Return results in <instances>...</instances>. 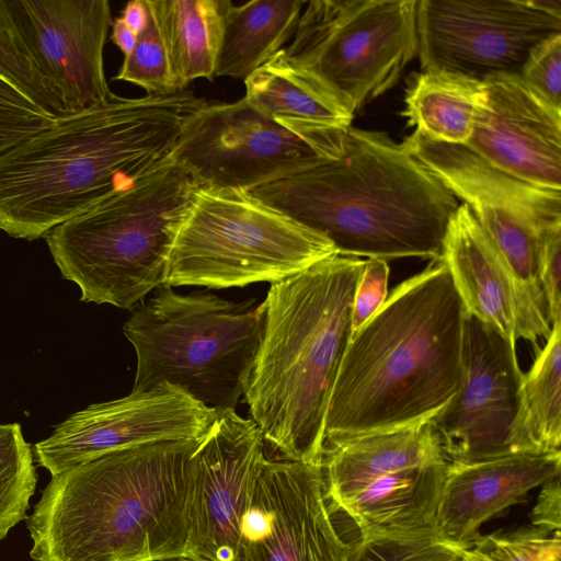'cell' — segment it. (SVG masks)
<instances>
[{"label": "cell", "instance_id": "39", "mask_svg": "<svg viewBox=\"0 0 561 561\" xmlns=\"http://www.w3.org/2000/svg\"><path fill=\"white\" fill-rule=\"evenodd\" d=\"M111 41L121 49L124 56H127L134 49L138 34L135 33L123 19L116 18L112 22Z\"/></svg>", "mask_w": 561, "mask_h": 561}, {"label": "cell", "instance_id": "42", "mask_svg": "<svg viewBox=\"0 0 561 561\" xmlns=\"http://www.w3.org/2000/svg\"><path fill=\"white\" fill-rule=\"evenodd\" d=\"M460 561H467L466 558L462 556V559Z\"/></svg>", "mask_w": 561, "mask_h": 561}, {"label": "cell", "instance_id": "20", "mask_svg": "<svg viewBox=\"0 0 561 561\" xmlns=\"http://www.w3.org/2000/svg\"><path fill=\"white\" fill-rule=\"evenodd\" d=\"M560 450L448 461L434 529L442 538L469 548L481 536L482 524L560 477Z\"/></svg>", "mask_w": 561, "mask_h": 561}, {"label": "cell", "instance_id": "12", "mask_svg": "<svg viewBox=\"0 0 561 561\" xmlns=\"http://www.w3.org/2000/svg\"><path fill=\"white\" fill-rule=\"evenodd\" d=\"M561 34V16L525 0H416V35L423 71L484 81L517 75L530 51Z\"/></svg>", "mask_w": 561, "mask_h": 561}, {"label": "cell", "instance_id": "31", "mask_svg": "<svg viewBox=\"0 0 561 561\" xmlns=\"http://www.w3.org/2000/svg\"><path fill=\"white\" fill-rule=\"evenodd\" d=\"M467 561H561L560 531L547 533L534 526L480 536L465 548Z\"/></svg>", "mask_w": 561, "mask_h": 561}, {"label": "cell", "instance_id": "8", "mask_svg": "<svg viewBox=\"0 0 561 561\" xmlns=\"http://www.w3.org/2000/svg\"><path fill=\"white\" fill-rule=\"evenodd\" d=\"M339 254L323 234L236 187H197L176 231L165 283L211 289L270 284Z\"/></svg>", "mask_w": 561, "mask_h": 561}, {"label": "cell", "instance_id": "21", "mask_svg": "<svg viewBox=\"0 0 561 561\" xmlns=\"http://www.w3.org/2000/svg\"><path fill=\"white\" fill-rule=\"evenodd\" d=\"M446 461L430 422L329 445L321 459L325 496L334 504L381 476Z\"/></svg>", "mask_w": 561, "mask_h": 561}, {"label": "cell", "instance_id": "4", "mask_svg": "<svg viewBox=\"0 0 561 561\" xmlns=\"http://www.w3.org/2000/svg\"><path fill=\"white\" fill-rule=\"evenodd\" d=\"M251 192L327 237L339 254L385 261L440 256L459 201L404 141L351 126L343 153Z\"/></svg>", "mask_w": 561, "mask_h": 561}, {"label": "cell", "instance_id": "26", "mask_svg": "<svg viewBox=\"0 0 561 561\" xmlns=\"http://www.w3.org/2000/svg\"><path fill=\"white\" fill-rule=\"evenodd\" d=\"M167 43L180 91L216 78L229 0H150Z\"/></svg>", "mask_w": 561, "mask_h": 561}, {"label": "cell", "instance_id": "33", "mask_svg": "<svg viewBox=\"0 0 561 561\" xmlns=\"http://www.w3.org/2000/svg\"><path fill=\"white\" fill-rule=\"evenodd\" d=\"M519 78L537 96L561 111V34L545 39L530 51Z\"/></svg>", "mask_w": 561, "mask_h": 561}, {"label": "cell", "instance_id": "19", "mask_svg": "<svg viewBox=\"0 0 561 561\" xmlns=\"http://www.w3.org/2000/svg\"><path fill=\"white\" fill-rule=\"evenodd\" d=\"M439 259L468 314L513 344H536L549 336L552 325L546 305L516 278L463 203L448 222Z\"/></svg>", "mask_w": 561, "mask_h": 561}, {"label": "cell", "instance_id": "34", "mask_svg": "<svg viewBox=\"0 0 561 561\" xmlns=\"http://www.w3.org/2000/svg\"><path fill=\"white\" fill-rule=\"evenodd\" d=\"M537 274L552 325L561 321V222L543 228L539 234Z\"/></svg>", "mask_w": 561, "mask_h": 561}, {"label": "cell", "instance_id": "24", "mask_svg": "<svg viewBox=\"0 0 561 561\" xmlns=\"http://www.w3.org/2000/svg\"><path fill=\"white\" fill-rule=\"evenodd\" d=\"M301 0H252L230 3L224 24L216 77L245 80L294 36Z\"/></svg>", "mask_w": 561, "mask_h": 561}, {"label": "cell", "instance_id": "1", "mask_svg": "<svg viewBox=\"0 0 561 561\" xmlns=\"http://www.w3.org/2000/svg\"><path fill=\"white\" fill-rule=\"evenodd\" d=\"M190 90L107 100L57 116L0 154V230L35 240L170 156L204 103Z\"/></svg>", "mask_w": 561, "mask_h": 561}, {"label": "cell", "instance_id": "6", "mask_svg": "<svg viewBox=\"0 0 561 561\" xmlns=\"http://www.w3.org/2000/svg\"><path fill=\"white\" fill-rule=\"evenodd\" d=\"M197 190L172 153L45 238L81 300L130 309L165 283L171 248Z\"/></svg>", "mask_w": 561, "mask_h": 561}, {"label": "cell", "instance_id": "18", "mask_svg": "<svg viewBox=\"0 0 561 561\" xmlns=\"http://www.w3.org/2000/svg\"><path fill=\"white\" fill-rule=\"evenodd\" d=\"M469 151L526 183L561 191V111L537 96L517 75L483 81Z\"/></svg>", "mask_w": 561, "mask_h": 561}, {"label": "cell", "instance_id": "11", "mask_svg": "<svg viewBox=\"0 0 561 561\" xmlns=\"http://www.w3.org/2000/svg\"><path fill=\"white\" fill-rule=\"evenodd\" d=\"M404 142L469 207L516 278L546 302L537 274L538 240L543 228L561 222V191L515 179L463 146L435 142L416 131Z\"/></svg>", "mask_w": 561, "mask_h": 561}, {"label": "cell", "instance_id": "27", "mask_svg": "<svg viewBox=\"0 0 561 561\" xmlns=\"http://www.w3.org/2000/svg\"><path fill=\"white\" fill-rule=\"evenodd\" d=\"M561 446V321L523 375L514 425V449L557 451Z\"/></svg>", "mask_w": 561, "mask_h": 561}, {"label": "cell", "instance_id": "14", "mask_svg": "<svg viewBox=\"0 0 561 561\" xmlns=\"http://www.w3.org/2000/svg\"><path fill=\"white\" fill-rule=\"evenodd\" d=\"M218 412L179 387L160 383L71 414L34 446L51 477L110 451L139 445L198 439Z\"/></svg>", "mask_w": 561, "mask_h": 561}, {"label": "cell", "instance_id": "29", "mask_svg": "<svg viewBox=\"0 0 561 561\" xmlns=\"http://www.w3.org/2000/svg\"><path fill=\"white\" fill-rule=\"evenodd\" d=\"M147 22L130 54L124 56L114 80L136 84L147 95H168L179 90L159 19L150 0H145Z\"/></svg>", "mask_w": 561, "mask_h": 561}, {"label": "cell", "instance_id": "5", "mask_svg": "<svg viewBox=\"0 0 561 561\" xmlns=\"http://www.w3.org/2000/svg\"><path fill=\"white\" fill-rule=\"evenodd\" d=\"M365 259L332 255L272 283L243 397L263 439L285 460L321 463L324 420L352 337Z\"/></svg>", "mask_w": 561, "mask_h": 561}, {"label": "cell", "instance_id": "10", "mask_svg": "<svg viewBox=\"0 0 561 561\" xmlns=\"http://www.w3.org/2000/svg\"><path fill=\"white\" fill-rule=\"evenodd\" d=\"M348 128L300 135L263 117L243 98L206 101L184 122L172 157L197 187L251 191L313 163L337 159Z\"/></svg>", "mask_w": 561, "mask_h": 561}, {"label": "cell", "instance_id": "32", "mask_svg": "<svg viewBox=\"0 0 561 561\" xmlns=\"http://www.w3.org/2000/svg\"><path fill=\"white\" fill-rule=\"evenodd\" d=\"M0 75L18 87L47 115L57 117L69 113L1 23Z\"/></svg>", "mask_w": 561, "mask_h": 561}, {"label": "cell", "instance_id": "30", "mask_svg": "<svg viewBox=\"0 0 561 561\" xmlns=\"http://www.w3.org/2000/svg\"><path fill=\"white\" fill-rule=\"evenodd\" d=\"M463 550L427 528L360 537L350 561H460Z\"/></svg>", "mask_w": 561, "mask_h": 561}, {"label": "cell", "instance_id": "16", "mask_svg": "<svg viewBox=\"0 0 561 561\" xmlns=\"http://www.w3.org/2000/svg\"><path fill=\"white\" fill-rule=\"evenodd\" d=\"M321 463L265 460L242 516L236 561H350Z\"/></svg>", "mask_w": 561, "mask_h": 561}, {"label": "cell", "instance_id": "13", "mask_svg": "<svg viewBox=\"0 0 561 561\" xmlns=\"http://www.w3.org/2000/svg\"><path fill=\"white\" fill-rule=\"evenodd\" d=\"M106 0H0V23L69 113L113 93L104 72Z\"/></svg>", "mask_w": 561, "mask_h": 561}, {"label": "cell", "instance_id": "15", "mask_svg": "<svg viewBox=\"0 0 561 561\" xmlns=\"http://www.w3.org/2000/svg\"><path fill=\"white\" fill-rule=\"evenodd\" d=\"M523 375L516 344L467 313L460 388L430 422L447 461L516 453L514 425Z\"/></svg>", "mask_w": 561, "mask_h": 561}, {"label": "cell", "instance_id": "36", "mask_svg": "<svg viewBox=\"0 0 561 561\" xmlns=\"http://www.w3.org/2000/svg\"><path fill=\"white\" fill-rule=\"evenodd\" d=\"M54 118L0 75V125L48 123Z\"/></svg>", "mask_w": 561, "mask_h": 561}, {"label": "cell", "instance_id": "37", "mask_svg": "<svg viewBox=\"0 0 561 561\" xmlns=\"http://www.w3.org/2000/svg\"><path fill=\"white\" fill-rule=\"evenodd\" d=\"M530 525L547 533L560 531L561 488L560 477L541 485L537 502L529 514Z\"/></svg>", "mask_w": 561, "mask_h": 561}, {"label": "cell", "instance_id": "23", "mask_svg": "<svg viewBox=\"0 0 561 561\" xmlns=\"http://www.w3.org/2000/svg\"><path fill=\"white\" fill-rule=\"evenodd\" d=\"M447 462L381 476L333 505L355 523L360 537L434 528Z\"/></svg>", "mask_w": 561, "mask_h": 561}, {"label": "cell", "instance_id": "22", "mask_svg": "<svg viewBox=\"0 0 561 561\" xmlns=\"http://www.w3.org/2000/svg\"><path fill=\"white\" fill-rule=\"evenodd\" d=\"M244 101L282 127L311 135L352 126V114L318 79L294 64L283 48L244 81Z\"/></svg>", "mask_w": 561, "mask_h": 561}, {"label": "cell", "instance_id": "38", "mask_svg": "<svg viewBox=\"0 0 561 561\" xmlns=\"http://www.w3.org/2000/svg\"><path fill=\"white\" fill-rule=\"evenodd\" d=\"M51 122L0 125V154L32 134L47 127Z\"/></svg>", "mask_w": 561, "mask_h": 561}, {"label": "cell", "instance_id": "9", "mask_svg": "<svg viewBox=\"0 0 561 561\" xmlns=\"http://www.w3.org/2000/svg\"><path fill=\"white\" fill-rule=\"evenodd\" d=\"M284 49L355 115L416 56V0L309 1Z\"/></svg>", "mask_w": 561, "mask_h": 561}, {"label": "cell", "instance_id": "25", "mask_svg": "<svg viewBox=\"0 0 561 561\" xmlns=\"http://www.w3.org/2000/svg\"><path fill=\"white\" fill-rule=\"evenodd\" d=\"M483 96L482 81L451 72L422 71L408 83L402 115L425 138L463 146Z\"/></svg>", "mask_w": 561, "mask_h": 561}, {"label": "cell", "instance_id": "28", "mask_svg": "<svg viewBox=\"0 0 561 561\" xmlns=\"http://www.w3.org/2000/svg\"><path fill=\"white\" fill-rule=\"evenodd\" d=\"M36 484L33 451L20 424H0V541L26 519Z\"/></svg>", "mask_w": 561, "mask_h": 561}, {"label": "cell", "instance_id": "7", "mask_svg": "<svg viewBox=\"0 0 561 561\" xmlns=\"http://www.w3.org/2000/svg\"><path fill=\"white\" fill-rule=\"evenodd\" d=\"M254 300L159 286L123 325L137 358L131 391L169 383L218 413L234 410L261 340L264 308Z\"/></svg>", "mask_w": 561, "mask_h": 561}, {"label": "cell", "instance_id": "3", "mask_svg": "<svg viewBox=\"0 0 561 561\" xmlns=\"http://www.w3.org/2000/svg\"><path fill=\"white\" fill-rule=\"evenodd\" d=\"M201 438L110 451L51 477L26 517L31 558L145 561L187 554L193 454Z\"/></svg>", "mask_w": 561, "mask_h": 561}, {"label": "cell", "instance_id": "35", "mask_svg": "<svg viewBox=\"0 0 561 561\" xmlns=\"http://www.w3.org/2000/svg\"><path fill=\"white\" fill-rule=\"evenodd\" d=\"M390 268L380 259H365L352 308V335L381 307L388 296Z\"/></svg>", "mask_w": 561, "mask_h": 561}, {"label": "cell", "instance_id": "17", "mask_svg": "<svg viewBox=\"0 0 561 561\" xmlns=\"http://www.w3.org/2000/svg\"><path fill=\"white\" fill-rule=\"evenodd\" d=\"M252 419L219 412L193 454L187 554L236 561L242 516L266 460Z\"/></svg>", "mask_w": 561, "mask_h": 561}, {"label": "cell", "instance_id": "40", "mask_svg": "<svg viewBox=\"0 0 561 561\" xmlns=\"http://www.w3.org/2000/svg\"><path fill=\"white\" fill-rule=\"evenodd\" d=\"M121 18L135 33L139 34L147 22V8L145 0L127 2L122 11Z\"/></svg>", "mask_w": 561, "mask_h": 561}, {"label": "cell", "instance_id": "41", "mask_svg": "<svg viewBox=\"0 0 561 561\" xmlns=\"http://www.w3.org/2000/svg\"><path fill=\"white\" fill-rule=\"evenodd\" d=\"M145 561H207V560L198 558V557H194L191 554H179V556L154 558V559H149V560H145Z\"/></svg>", "mask_w": 561, "mask_h": 561}, {"label": "cell", "instance_id": "2", "mask_svg": "<svg viewBox=\"0 0 561 561\" xmlns=\"http://www.w3.org/2000/svg\"><path fill=\"white\" fill-rule=\"evenodd\" d=\"M467 311L438 257L400 283L352 335L330 394L324 444L431 422L458 392Z\"/></svg>", "mask_w": 561, "mask_h": 561}]
</instances>
